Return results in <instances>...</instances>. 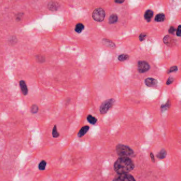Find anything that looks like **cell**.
<instances>
[{
    "mask_svg": "<svg viewBox=\"0 0 181 181\" xmlns=\"http://www.w3.org/2000/svg\"><path fill=\"white\" fill-rule=\"evenodd\" d=\"M135 168V164L130 158L120 157L114 165V170L117 174L129 173Z\"/></svg>",
    "mask_w": 181,
    "mask_h": 181,
    "instance_id": "1",
    "label": "cell"
},
{
    "mask_svg": "<svg viewBox=\"0 0 181 181\" xmlns=\"http://www.w3.org/2000/svg\"><path fill=\"white\" fill-rule=\"evenodd\" d=\"M116 151L120 157L131 158L134 156V151L129 146L122 144H118L116 147Z\"/></svg>",
    "mask_w": 181,
    "mask_h": 181,
    "instance_id": "2",
    "label": "cell"
},
{
    "mask_svg": "<svg viewBox=\"0 0 181 181\" xmlns=\"http://www.w3.org/2000/svg\"><path fill=\"white\" fill-rule=\"evenodd\" d=\"M115 100L113 98L105 100L100 106V113L101 114H105L107 112L110 110V108H112L113 106Z\"/></svg>",
    "mask_w": 181,
    "mask_h": 181,
    "instance_id": "3",
    "label": "cell"
},
{
    "mask_svg": "<svg viewBox=\"0 0 181 181\" xmlns=\"http://www.w3.org/2000/svg\"><path fill=\"white\" fill-rule=\"evenodd\" d=\"M105 12L102 8H97L92 13V18L96 22H101L105 17Z\"/></svg>",
    "mask_w": 181,
    "mask_h": 181,
    "instance_id": "4",
    "label": "cell"
},
{
    "mask_svg": "<svg viewBox=\"0 0 181 181\" xmlns=\"http://www.w3.org/2000/svg\"><path fill=\"white\" fill-rule=\"evenodd\" d=\"M117 176L113 179V181H135V179L133 178V176L127 173H123V174H117Z\"/></svg>",
    "mask_w": 181,
    "mask_h": 181,
    "instance_id": "5",
    "label": "cell"
},
{
    "mask_svg": "<svg viewBox=\"0 0 181 181\" xmlns=\"http://www.w3.org/2000/svg\"><path fill=\"white\" fill-rule=\"evenodd\" d=\"M150 69V65L148 62L143 61H140L138 63V70L140 73H143L149 71Z\"/></svg>",
    "mask_w": 181,
    "mask_h": 181,
    "instance_id": "6",
    "label": "cell"
},
{
    "mask_svg": "<svg viewBox=\"0 0 181 181\" xmlns=\"http://www.w3.org/2000/svg\"><path fill=\"white\" fill-rule=\"evenodd\" d=\"M164 43L167 46H173L176 44V40L174 38L170 35L165 36L163 38Z\"/></svg>",
    "mask_w": 181,
    "mask_h": 181,
    "instance_id": "7",
    "label": "cell"
},
{
    "mask_svg": "<svg viewBox=\"0 0 181 181\" xmlns=\"http://www.w3.org/2000/svg\"><path fill=\"white\" fill-rule=\"evenodd\" d=\"M145 83L147 87H156L158 85V81L156 79L153 78H147L145 79Z\"/></svg>",
    "mask_w": 181,
    "mask_h": 181,
    "instance_id": "8",
    "label": "cell"
},
{
    "mask_svg": "<svg viewBox=\"0 0 181 181\" xmlns=\"http://www.w3.org/2000/svg\"><path fill=\"white\" fill-rule=\"evenodd\" d=\"M19 83H20V87L22 93L24 95H27L28 92V87L26 85V82L24 80H22L20 81Z\"/></svg>",
    "mask_w": 181,
    "mask_h": 181,
    "instance_id": "9",
    "label": "cell"
},
{
    "mask_svg": "<svg viewBox=\"0 0 181 181\" xmlns=\"http://www.w3.org/2000/svg\"><path fill=\"white\" fill-rule=\"evenodd\" d=\"M89 126L88 125H85V126L82 127L78 133V137L79 138H81L83 136L85 135V134L89 131Z\"/></svg>",
    "mask_w": 181,
    "mask_h": 181,
    "instance_id": "10",
    "label": "cell"
},
{
    "mask_svg": "<svg viewBox=\"0 0 181 181\" xmlns=\"http://www.w3.org/2000/svg\"><path fill=\"white\" fill-rule=\"evenodd\" d=\"M59 4L54 1L50 2L48 5V9L50 10H52V11H56L59 8Z\"/></svg>",
    "mask_w": 181,
    "mask_h": 181,
    "instance_id": "11",
    "label": "cell"
},
{
    "mask_svg": "<svg viewBox=\"0 0 181 181\" xmlns=\"http://www.w3.org/2000/svg\"><path fill=\"white\" fill-rule=\"evenodd\" d=\"M167 156V151L165 149H161L159 151V153H157L156 155L157 158L159 159H163L166 158Z\"/></svg>",
    "mask_w": 181,
    "mask_h": 181,
    "instance_id": "12",
    "label": "cell"
},
{
    "mask_svg": "<svg viewBox=\"0 0 181 181\" xmlns=\"http://www.w3.org/2000/svg\"><path fill=\"white\" fill-rule=\"evenodd\" d=\"M153 12L151 10H148L145 12V14L144 15L145 19L148 22H150L151 21V19L153 18Z\"/></svg>",
    "mask_w": 181,
    "mask_h": 181,
    "instance_id": "13",
    "label": "cell"
},
{
    "mask_svg": "<svg viewBox=\"0 0 181 181\" xmlns=\"http://www.w3.org/2000/svg\"><path fill=\"white\" fill-rule=\"evenodd\" d=\"M87 121L89 122V123H90L92 125L95 124L97 122V121H98L96 117L93 116L90 114H89L87 116Z\"/></svg>",
    "mask_w": 181,
    "mask_h": 181,
    "instance_id": "14",
    "label": "cell"
},
{
    "mask_svg": "<svg viewBox=\"0 0 181 181\" xmlns=\"http://www.w3.org/2000/svg\"><path fill=\"white\" fill-rule=\"evenodd\" d=\"M170 106V100H168L166 103L164 104H162L160 106V109L161 110V112H164L166 110H168Z\"/></svg>",
    "mask_w": 181,
    "mask_h": 181,
    "instance_id": "15",
    "label": "cell"
},
{
    "mask_svg": "<svg viewBox=\"0 0 181 181\" xmlns=\"http://www.w3.org/2000/svg\"><path fill=\"white\" fill-rule=\"evenodd\" d=\"M103 42L104 44L105 45L107 46V47H110V48H114V47H115V44L113 43L112 41L108 40V39H106V38L105 39V38H104V39L103 40Z\"/></svg>",
    "mask_w": 181,
    "mask_h": 181,
    "instance_id": "16",
    "label": "cell"
},
{
    "mask_svg": "<svg viewBox=\"0 0 181 181\" xmlns=\"http://www.w3.org/2000/svg\"><path fill=\"white\" fill-rule=\"evenodd\" d=\"M118 20V17L116 14H112L110 16V17L108 19V22L110 24H113L116 23Z\"/></svg>",
    "mask_w": 181,
    "mask_h": 181,
    "instance_id": "17",
    "label": "cell"
},
{
    "mask_svg": "<svg viewBox=\"0 0 181 181\" xmlns=\"http://www.w3.org/2000/svg\"><path fill=\"white\" fill-rule=\"evenodd\" d=\"M165 20V15L162 13L157 14L155 19V20L157 22H164Z\"/></svg>",
    "mask_w": 181,
    "mask_h": 181,
    "instance_id": "18",
    "label": "cell"
},
{
    "mask_svg": "<svg viewBox=\"0 0 181 181\" xmlns=\"http://www.w3.org/2000/svg\"><path fill=\"white\" fill-rule=\"evenodd\" d=\"M85 28L84 25L81 23H79L75 26V31L78 33H80L82 32V30Z\"/></svg>",
    "mask_w": 181,
    "mask_h": 181,
    "instance_id": "19",
    "label": "cell"
},
{
    "mask_svg": "<svg viewBox=\"0 0 181 181\" xmlns=\"http://www.w3.org/2000/svg\"><path fill=\"white\" fill-rule=\"evenodd\" d=\"M129 59V56L127 54H121L120 55H119L118 57V60L120 61H125Z\"/></svg>",
    "mask_w": 181,
    "mask_h": 181,
    "instance_id": "20",
    "label": "cell"
},
{
    "mask_svg": "<svg viewBox=\"0 0 181 181\" xmlns=\"http://www.w3.org/2000/svg\"><path fill=\"white\" fill-rule=\"evenodd\" d=\"M52 135H53L54 138H58L60 136V133L58 132L57 130V126L56 125H55L54 126L53 129L52 131Z\"/></svg>",
    "mask_w": 181,
    "mask_h": 181,
    "instance_id": "21",
    "label": "cell"
},
{
    "mask_svg": "<svg viewBox=\"0 0 181 181\" xmlns=\"http://www.w3.org/2000/svg\"><path fill=\"white\" fill-rule=\"evenodd\" d=\"M46 163L45 160H42L40 163H39V165H38V168H39V170H44L45 169V167L46 166Z\"/></svg>",
    "mask_w": 181,
    "mask_h": 181,
    "instance_id": "22",
    "label": "cell"
},
{
    "mask_svg": "<svg viewBox=\"0 0 181 181\" xmlns=\"http://www.w3.org/2000/svg\"><path fill=\"white\" fill-rule=\"evenodd\" d=\"M36 61L39 63H43L45 61V57L42 56V55H37L36 57Z\"/></svg>",
    "mask_w": 181,
    "mask_h": 181,
    "instance_id": "23",
    "label": "cell"
},
{
    "mask_svg": "<svg viewBox=\"0 0 181 181\" xmlns=\"http://www.w3.org/2000/svg\"><path fill=\"white\" fill-rule=\"evenodd\" d=\"M38 110H39V108L37 105L34 104L31 107V112L32 114L37 113L38 112Z\"/></svg>",
    "mask_w": 181,
    "mask_h": 181,
    "instance_id": "24",
    "label": "cell"
},
{
    "mask_svg": "<svg viewBox=\"0 0 181 181\" xmlns=\"http://www.w3.org/2000/svg\"><path fill=\"white\" fill-rule=\"evenodd\" d=\"M178 70V67H177V66H173V67H172L168 70V71H167V73L170 74V73L176 72Z\"/></svg>",
    "mask_w": 181,
    "mask_h": 181,
    "instance_id": "25",
    "label": "cell"
},
{
    "mask_svg": "<svg viewBox=\"0 0 181 181\" xmlns=\"http://www.w3.org/2000/svg\"><path fill=\"white\" fill-rule=\"evenodd\" d=\"M147 36V34L146 33V32H142V33H141V34L140 35V36H139V39H140V41L144 40L146 38Z\"/></svg>",
    "mask_w": 181,
    "mask_h": 181,
    "instance_id": "26",
    "label": "cell"
},
{
    "mask_svg": "<svg viewBox=\"0 0 181 181\" xmlns=\"http://www.w3.org/2000/svg\"><path fill=\"white\" fill-rule=\"evenodd\" d=\"M174 79L173 77H170L167 79V82H166V85H170L173 82H174Z\"/></svg>",
    "mask_w": 181,
    "mask_h": 181,
    "instance_id": "27",
    "label": "cell"
},
{
    "mask_svg": "<svg viewBox=\"0 0 181 181\" xmlns=\"http://www.w3.org/2000/svg\"><path fill=\"white\" fill-rule=\"evenodd\" d=\"M181 35V25H179L178 27V29H177V32H176V35L178 36V37H180Z\"/></svg>",
    "mask_w": 181,
    "mask_h": 181,
    "instance_id": "28",
    "label": "cell"
},
{
    "mask_svg": "<svg viewBox=\"0 0 181 181\" xmlns=\"http://www.w3.org/2000/svg\"><path fill=\"white\" fill-rule=\"evenodd\" d=\"M150 158L151 161H153V163H155V156L153 155V153H150Z\"/></svg>",
    "mask_w": 181,
    "mask_h": 181,
    "instance_id": "29",
    "label": "cell"
},
{
    "mask_svg": "<svg viewBox=\"0 0 181 181\" xmlns=\"http://www.w3.org/2000/svg\"><path fill=\"white\" fill-rule=\"evenodd\" d=\"M169 32H170V34H173L174 33V32L175 31V29L174 28V27H173V26H172L171 27H170V29H169Z\"/></svg>",
    "mask_w": 181,
    "mask_h": 181,
    "instance_id": "30",
    "label": "cell"
},
{
    "mask_svg": "<svg viewBox=\"0 0 181 181\" xmlns=\"http://www.w3.org/2000/svg\"><path fill=\"white\" fill-rule=\"evenodd\" d=\"M114 1L116 3L119 4L122 3L125 1V0H114Z\"/></svg>",
    "mask_w": 181,
    "mask_h": 181,
    "instance_id": "31",
    "label": "cell"
}]
</instances>
